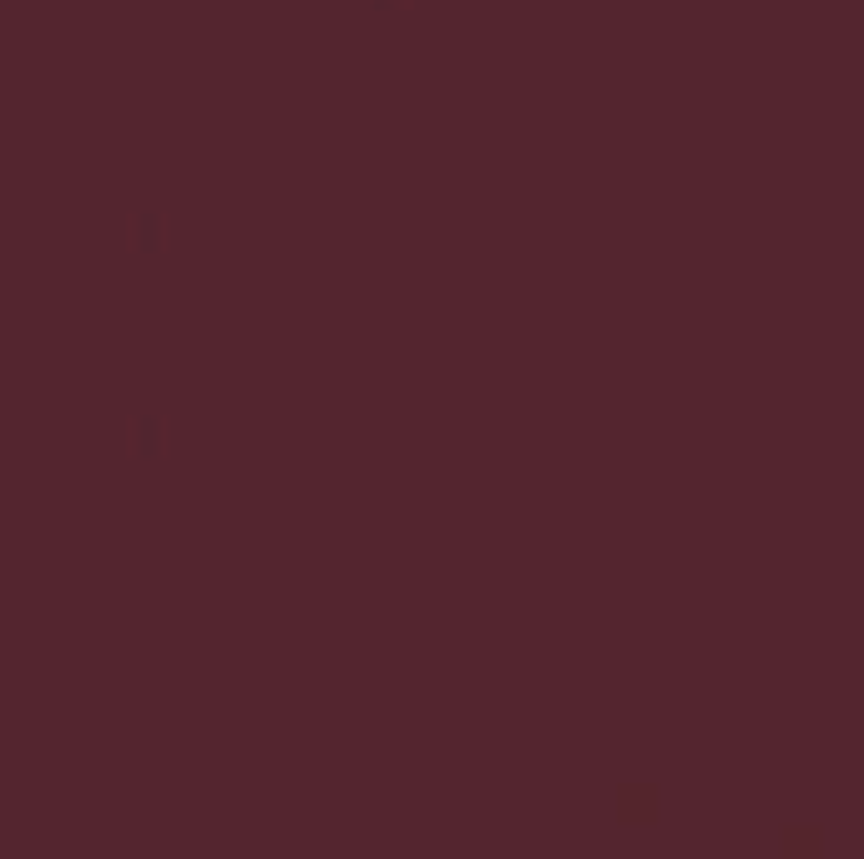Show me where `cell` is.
Wrapping results in <instances>:
<instances>
[{
	"label": "cell",
	"mask_w": 864,
	"mask_h": 859,
	"mask_svg": "<svg viewBox=\"0 0 864 859\" xmlns=\"http://www.w3.org/2000/svg\"><path fill=\"white\" fill-rule=\"evenodd\" d=\"M778 855H784V859H819L824 855V829L819 825H794V829H784V839H778Z\"/></svg>",
	"instance_id": "cell-1"
},
{
	"label": "cell",
	"mask_w": 864,
	"mask_h": 859,
	"mask_svg": "<svg viewBox=\"0 0 864 859\" xmlns=\"http://www.w3.org/2000/svg\"><path fill=\"white\" fill-rule=\"evenodd\" d=\"M617 819H657V789L642 783V789H617Z\"/></svg>",
	"instance_id": "cell-2"
}]
</instances>
